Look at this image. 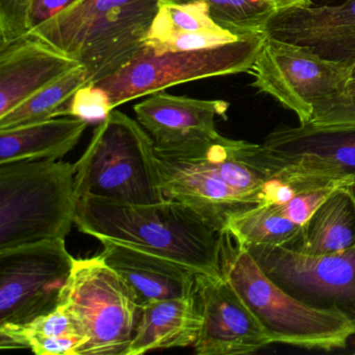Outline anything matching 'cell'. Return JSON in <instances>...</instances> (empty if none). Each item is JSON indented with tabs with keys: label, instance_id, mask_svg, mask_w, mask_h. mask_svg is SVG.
I'll list each match as a JSON object with an SVG mask.
<instances>
[{
	"label": "cell",
	"instance_id": "f1b7e54d",
	"mask_svg": "<svg viewBox=\"0 0 355 355\" xmlns=\"http://www.w3.org/2000/svg\"><path fill=\"white\" fill-rule=\"evenodd\" d=\"M35 0H0V44L30 33V16Z\"/></svg>",
	"mask_w": 355,
	"mask_h": 355
},
{
	"label": "cell",
	"instance_id": "7402d4cb",
	"mask_svg": "<svg viewBox=\"0 0 355 355\" xmlns=\"http://www.w3.org/2000/svg\"><path fill=\"white\" fill-rule=\"evenodd\" d=\"M91 84L88 70L80 65L26 99L21 105L0 117V130L18 128L63 117L76 91Z\"/></svg>",
	"mask_w": 355,
	"mask_h": 355
},
{
	"label": "cell",
	"instance_id": "603a6c76",
	"mask_svg": "<svg viewBox=\"0 0 355 355\" xmlns=\"http://www.w3.org/2000/svg\"><path fill=\"white\" fill-rule=\"evenodd\" d=\"M301 226L270 205H257L228 221L224 232L239 244L286 247L300 232Z\"/></svg>",
	"mask_w": 355,
	"mask_h": 355
},
{
	"label": "cell",
	"instance_id": "30bf717a",
	"mask_svg": "<svg viewBox=\"0 0 355 355\" xmlns=\"http://www.w3.org/2000/svg\"><path fill=\"white\" fill-rule=\"evenodd\" d=\"M242 246L284 292L315 311L342 315L355 334V247L309 257L282 246Z\"/></svg>",
	"mask_w": 355,
	"mask_h": 355
},
{
	"label": "cell",
	"instance_id": "ac0fdd59",
	"mask_svg": "<svg viewBox=\"0 0 355 355\" xmlns=\"http://www.w3.org/2000/svg\"><path fill=\"white\" fill-rule=\"evenodd\" d=\"M202 324V313L195 294L147 303L140 307L126 355L194 346Z\"/></svg>",
	"mask_w": 355,
	"mask_h": 355
},
{
	"label": "cell",
	"instance_id": "7a4b0ae2",
	"mask_svg": "<svg viewBox=\"0 0 355 355\" xmlns=\"http://www.w3.org/2000/svg\"><path fill=\"white\" fill-rule=\"evenodd\" d=\"M159 8V0H78L28 34L80 62L95 84L144 47Z\"/></svg>",
	"mask_w": 355,
	"mask_h": 355
},
{
	"label": "cell",
	"instance_id": "d6986e66",
	"mask_svg": "<svg viewBox=\"0 0 355 355\" xmlns=\"http://www.w3.org/2000/svg\"><path fill=\"white\" fill-rule=\"evenodd\" d=\"M355 247V190L338 187L301 226L286 248L309 257L331 254Z\"/></svg>",
	"mask_w": 355,
	"mask_h": 355
},
{
	"label": "cell",
	"instance_id": "1f68e13d",
	"mask_svg": "<svg viewBox=\"0 0 355 355\" xmlns=\"http://www.w3.org/2000/svg\"><path fill=\"white\" fill-rule=\"evenodd\" d=\"M276 6L278 11L282 9H288L293 7H306L313 5L311 0H271Z\"/></svg>",
	"mask_w": 355,
	"mask_h": 355
},
{
	"label": "cell",
	"instance_id": "277c9868",
	"mask_svg": "<svg viewBox=\"0 0 355 355\" xmlns=\"http://www.w3.org/2000/svg\"><path fill=\"white\" fill-rule=\"evenodd\" d=\"M74 166L78 199L98 197L124 205L166 200L155 142L123 112L113 110L98 123Z\"/></svg>",
	"mask_w": 355,
	"mask_h": 355
},
{
	"label": "cell",
	"instance_id": "52a82bcc",
	"mask_svg": "<svg viewBox=\"0 0 355 355\" xmlns=\"http://www.w3.org/2000/svg\"><path fill=\"white\" fill-rule=\"evenodd\" d=\"M60 305L88 336L78 355H126L140 307L132 288L99 255L76 259Z\"/></svg>",
	"mask_w": 355,
	"mask_h": 355
},
{
	"label": "cell",
	"instance_id": "484cf974",
	"mask_svg": "<svg viewBox=\"0 0 355 355\" xmlns=\"http://www.w3.org/2000/svg\"><path fill=\"white\" fill-rule=\"evenodd\" d=\"M114 107L109 94L94 84L86 85L72 96L64 116L80 118L88 123H101Z\"/></svg>",
	"mask_w": 355,
	"mask_h": 355
},
{
	"label": "cell",
	"instance_id": "9c48e42d",
	"mask_svg": "<svg viewBox=\"0 0 355 355\" xmlns=\"http://www.w3.org/2000/svg\"><path fill=\"white\" fill-rule=\"evenodd\" d=\"M157 157L166 199L184 203L220 234L232 217L259 205L254 196L238 190V162L218 140L188 153Z\"/></svg>",
	"mask_w": 355,
	"mask_h": 355
},
{
	"label": "cell",
	"instance_id": "ffe728a7",
	"mask_svg": "<svg viewBox=\"0 0 355 355\" xmlns=\"http://www.w3.org/2000/svg\"><path fill=\"white\" fill-rule=\"evenodd\" d=\"M89 123L71 116L0 130V164L59 161L80 142Z\"/></svg>",
	"mask_w": 355,
	"mask_h": 355
},
{
	"label": "cell",
	"instance_id": "6da1fadb",
	"mask_svg": "<svg viewBox=\"0 0 355 355\" xmlns=\"http://www.w3.org/2000/svg\"><path fill=\"white\" fill-rule=\"evenodd\" d=\"M76 225L98 241L123 243L186 266L196 274L221 276V234L196 211L172 199L124 205L98 197L78 200Z\"/></svg>",
	"mask_w": 355,
	"mask_h": 355
},
{
	"label": "cell",
	"instance_id": "3957f363",
	"mask_svg": "<svg viewBox=\"0 0 355 355\" xmlns=\"http://www.w3.org/2000/svg\"><path fill=\"white\" fill-rule=\"evenodd\" d=\"M78 200L73 164H0V250L65 240L76 224Z\"/></svg>",
	"mask_w": 355,
	"mask_h": 355
},
{
	"label": "cell",
	"instance_id": "e0dca14e",
	"mask_svg": "<svg viewBox=\"0 0 355 355\" xmlns=\"http://www.w3.org/2000/svg\"><path fill=\"white\" fill-rule=\"evenodd\" d=\"M99 242L103 246L99 257L132 288L139 307L195 294L196 273L186 266L123 243Z\"/></svg>",
	"mask_w": 355,
	"mask_h": 355
},
{
	"label": "cell",
	"instance_id": "836d02e7",
	"mask_svg": "<svg viewBox=\"0 0 355 355\" xmlns=\"http://www.w3.org/2000/svg\"><path fill=\"white\" fill-rule=\"evenodd\" d=\"M269 1H271V0H269ZM271 3H272V1H271Z\"/></svg>",
	"mask_w": 355,
	"mask_h": 355
},
{
	"label": "cell",
	"instance_id": "5b68a950",
	"mask_svg": "<svg viewBox=\"0 0 355 355\" xmlns=\"http://www.w3.org/2000/svg\"><path fill=\"white\" fill-rule=\"evenodd\" d=\"M220 267L272 344L329 351L346 346L353 336L352 327L342 315L311 309L274 284L227 232H221Z\"/></svg>",
	"mask_w": 355,
	"mask_h": 355
},
{
	"label": "cell",
	"instance_id": "4316f807",
	"mask_svg": "<svg viewBox=\"0 0 355 355\" xmlns=\"http://www.w3.org/2000/svg\"><path fill=\"white\" fill-rule=\"evenodd\" d=\"M244 37L247 36H238L226 30L219 31V32L187 33V34L175 35L162 42L145 45V46L150 49L157 55H163L169 51H190L213 49L220 45L236 42Z\"/></svg>",
	"mask_w": 355,
	"mask_h": 355
},
{
	"label": "cell",
	"instance_id": "8992f818",
	"mask_svg": "<svg viewBox=\"0 0 355 355\" xmlns=\"http://www.w3.org/2000/svg\"><path fill=\"white\" fill-rule=\"evenodd\" d=\"M268 35H250L213 49L157 55L145 46L122 69L95 83L114 107L193 80L250 71Z\"/></svg>",
	"mask_w": 355,
	"mask_h": 355
},
{
	"label": "cell",
	"instance_id": "8fae6325",
	"mask_svg": "<svg viewBox=\"0 0 355 355\" xmlns=\"http://www.w3.org/2000/svg\"><path fill=\"white\" fill-rule=\"evenodd\" d=\"M252 71V86L309 123L313 109L348 87L351 66L323 59L301 45L267 37Z\"/></svg>",
	"mask_w": 355,
	"mask_h": 355
},
{
	"label": "cell",
	"instance_id": "4fadbf2b",
	"mask_svg": "<svg viewBox=\"0 0 355 355\" xmlns=\"http://www.w3.org/2000/svg\"><path fill=\"white\" fill-rule=\"evenodd\" d=\"M195 296L203 317L193 346L197 354H249L272 344L259 320L223 276L196 274Z\"/></svg>",
	"mask_w": 355,
	"mask_h": 355
},
{
	"label": "cell",
	"instance_id": "44dd1931",
	"mask_svg": "<svg viewBox=\"0 0 355 355\" xmlns=\"http://www.w3.org/2000/svg\"><path fill=\"white\" fill-rule=\"evenodd\" d=\"M89 338L78 321L59 305L26 324H1L0 348L30 349L37 355H78Z\"/></svg>",
	"mask_w": 355,
	"mask_h": 355
},
{
	"label": "cell",
	"instance_id": "2e32d148",
	"mask_svg": "<svg viewBox=\"0 0 355 355\" xmlns=\"http://www.w3.org/2000/svg\"><path fill=\"white\" fill-rule=\"evenodd\" d=\"M80 65L32 34L0 44V117Z\"/></svg>",
	"mask_w": 355,
	"mask_h": 355
},
{
	"label": "cell",
	"instance_id": "ba28073f",
	"mask_svg": "<svg viewBox=\"0 0 355 355\" xmlns=\"http://www.w3.org/2000/svg\"><path fill=\"white\" fill-rule=\"evenodd\" d=\"M243 157L267 180L309 176L355 190V124L278 126L263 144L245 141Z\"/></svg>",
	"mask_w": 355,
	"mask_h": 355
},
{
	"label": "cell",
	"instance_id": "d6a6232c",
	"mask_svg": "<svg viewBox=\"0 0 355 355\" xmlns=\"http://www.w3.org/2000/svg\"><path fill=\"white\" fill-rule=\"evenodd\" d=\"M348 87H355V64L351 68L350 80H349Z\"/></svg>",
	"mask_w": 355,
	"mask_h": 355
},
{
	"label": "cell",
	"instance_id": "f546056e",
	"mask_svg": "<svg viewBox=\"0 0 355 355\" xmlns=\"http://www.w3.org/2000/svg\"><path fill=\"white\" fill-rule=\"evenodd\" d=\"M336 188L338 187L311 189L295 195L290 200L282 205H269L291 221L302 226Z\"/></svg>",
	"mask_w": 355,
	"mask_h": 355
},
{
	"label": "cell",
	"instance_id": "9a60e30c",
	"mask_svg": "<svg viewBox=\"0 0 355 355\" xmlns=\"http://www.w3.org/2000/svg\"><path fill=\"white\" fill-rule=\"evenodd\" d=\"M265 32L277 40L306 47L323 59L351 68L355 64V0L279 10Z\"/></svg>",
	"mask_w": 355,
	"mask_h": 355
},
{
	"label": "cell",
	"instance_id": "5bb4252c",
	"mask_svg": "<svg viewBox=\"0 0 355 355\" xmlns=\"http://www.w3.org/2000/svg\"><path fill=\"white\" fill-rule=\"evenodd\" d=\"M230 103L175 96L165 90L149 95L134 107L137 120L150 135L155 151L178 155L207 146L221 137L216 118L227 119Z\"/></svg>",
	"mask_w": 355,
	"mask_h": 355
},
{
	"label": "cell",
	"instance_id": "7c38bea8",
	"mask_svg": "<svg viewBox=\"0 0 355 355\" xmlns=\"http://www.w3.org/2000/svg\"><path fill=\"white\" fill-rule=\"evenodd\" d=\"M74 261L63 239L0 250V325L28 323L57 309Z\"/></svg>",
	"mask_w": 355,
	"mask_h": 355
},
{
	"label": "cell",
	"instance_id": "cb8c5ba5",
	"mask_svg": "<svg viewBox=\"0 0 355 355\" xmlns=\"http://www.w3.org/2000/svg\"><path fill=\"white\" fill-rule=\"evenodd\" d=\"M207 3L216 24L238 36L266 33L268 22L278 11L269 0H159V5Z\"/></svg>",
	"mask_w": 355,
	"mask_h": 355
},
{
	"label": "cell",
	"instance_id": "d4e9b609",
	"mask_svg": "<svg viewBox=\"0 0 355 355\" xmlns=\"http://www.w3.org/2000/svg\"><path fill=\"white\" fill-rule=\"evenodd\" d=\"M223 28L216 24L207 3L159 5L145 45L162 42L175 35L197 32H219Z\"/></svg>",
	"mask_w": 355,
	"mask_h": 355
},
{
	"label": "cell",
	"instance_id": "4dcf8cb0",
	"mask_svg": "<svg viewBox=\"0 0 355 355\" xmlns=\"http://www.w3.org/2000/svg\"><path fill=\"white\" fill-rule=\"evenodd\" d=\"M76 1L78 0H35L30 16L31 31L61 13Z\"/></svg>",
	"mask_w": 355,
	"mask_h": 355
},
{
	"label": "cell",
	"instance_id": "83f0119b",
	"mask_svg": "<svg viewBox=\"0 0 355 355\" xmlns=\"http://www.w3.org/2000/svg\"><path fill=\"white\" fill-rule=\"evenodd\" d=\"M309 123L318 125L355 124V87H347L340 94L318 103Z\"/></svg>",
	"mask_w": 355,
	"mask_h": 355
}]
</instances>
